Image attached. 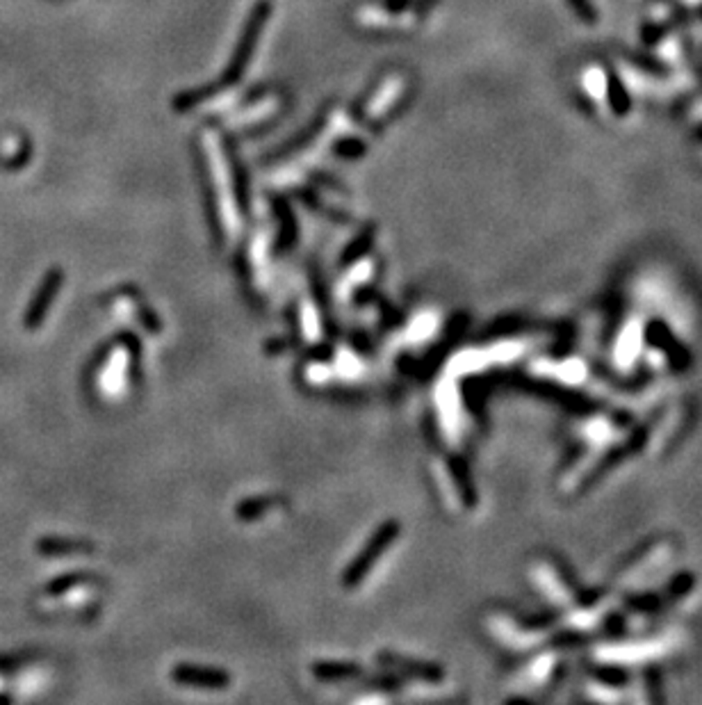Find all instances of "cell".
I'll return each mask as SVG.
<instances>
[{
	"label": "cell",
	"instance_id": "6da1fadb",
	"mask_svg": "<svg viewBox=\"0 0 702 705\" xmlns=\"http://www.w3.org/2000/svg\"><path fill=\"white\" fill-rule=\"evenodd\" d=\"M204 146L205 153H208V165L210 172H212V178L217 183V197L221 201V210H224L226 221L228 227H235V210H233V194H231V169H228V162H226L224 156V146L220 144V137H217L212 130L204 133Z\"/></svg>",
	"mask_w": 702,
	"mask_h": 705
},
{
	"label": "cell",
	"instance_id": "7a4b0ae2",
	"mask_svg": "<svg viewBox=\"0 0 702 705\" xmlns=\"http://www.w3.org/2000/svg\"><path fill=\"white\" fill-rule=\"evenodd\" d=\"M397 534H399V525H397L395 521L381 525L379 532H376L374 537H372L370 544H367V548L359 554V560L349 566L347 573H344V585H347V587H354V585H359V582L363 580L365 573L374 566L376 557H379V554L395 541Z\"/></svg>",
	"mask_w": 702,
	"mask_h": 705
},
{
	"label": "cell",
	"instance_id": "3957f363",
	"mask_svg": "<svg viewBox=\"0 0 702 705\" xmlns=\"http://www.w3.org/2000/svg\"><path fill=\"white\" fill-rule=\"evenodd\" d=\"M404 89H406V78L402 74H390V76L383 78L379 87L374 89L370 98H367V105L363 110V117L367 124H376L381 119L386 117L392 108H395L397 98L402 97Z\"/></svg>",
	"mask_w": 702,
	"mask_h": 705
},
{
	"label": "cell",
	"instance_id": "277c9868",
	"mask_svg": "<svg viewBox=\"0 0 702 705\" xmlns=\"http://www.w3.org/2000/svg\"><path fill=\"white\" fill-rule=\"evenodd\" d=\"M267 17H269V5L267 3H260V5L253 10V17H251V21H249L247 33H244V39H242L240 49H237V58L233 59L231 71H228V81H233V78H237L244 74L249 58H251L253 49H256V42H258V37H260V30H263Z\"/></svg>",
	"mask_w": 702,
	"mask_h": 705
},
{
	"label": "cell",
	"instance_id": "5b68a950",
	"mask_svg": "<svg viewBox=\"0 0 702 705\" xmlns=\"http://www.w3.org/2000/svg\"><path fill=\"white\" fill-rule=\"evenodd\" d=\"M174 680L182 685H192V687L204 689H224L228 685V676L217 669H201V667H176Z\"/></svg>",
	"mask_w": 702,
	"mask_h": 705
},
{
	"label": "cell",
	"instance_id": "8992f818",
	"mask_svg": "<svg viewBox=\"0 0 702 705\" xmlns=\"http://www.w3.org/2000/svg\"><path fill=\"white\" fill-rule=\"evenodd\" d=\"M356 21L363 26L372 27H388V26H399L406 27L411 23H415V17H411L408 12L402 10H383V7H360L356 12Z\"/></svg>",
	"mask_w": 702,
	"mask_h": 705
},
{
	"label": "cell",
	"instance_id": "52a82bcc",
	"mask_svg": "<svg viewBox=\"0 0 702 705\" xmlns=\"http://www.w3.org/2000/svg\"><path fill=\"white\" fill-rule=\"evenodd\" d=\"M276 108H279V98L267 97V98H263V101H258L256 105H251V108H244L242 112L233 114L231 124L233 126L256 124V121H260V119H265V117H269V114L276 112Z\"/></svg>",
	"mask_w": 702,
	"mask_h": 705
},
{
	"label": "cell",
	"instance_id": "ba28073f",
	"mask_svg": "<svg viewBox=\"0 0 702 705\" xmlns=\"http://www.w3.org/2000/svg\"><path fill=\"white\" fill-rule=\"evenodd\" d=\"M356 669L351 664H317L315 673L322 678H338V676H356Z\"/></svg>",
	"mask_w": 702,
	"mask_h": 705
}]
</instances>
